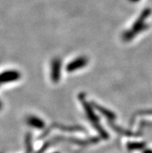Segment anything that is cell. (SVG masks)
I'll return each mask as SVG.
<instances>
[{
	"mask_svg": "<svg viewBox=\"0 0 152 153\" xmlns=\"http://www.w3.org/2000/svg\"><path fill=\"white\" fill-rule=\"evenodd\" d=\"M89 60L85 56H81L75 58V60L71 61L69 64L66 66V71L68 72H72L77 71L79 69L84 68L85 65H88Z\"/></svg>",
	"mask_w": 152,
	"mask_h": 153,
	"instance_id": "277c9868",
	"label": "cell"
},
{
	"mask_svg": "<svg viewBox=\"0 0 152 153\" xmlns=\"http://www.w3.org/2000/svg\"><path fill=\"white\" fill-rule=\"evenodd\" d=\"M2 107H3V104H2V102L1 101V100H0V111L2 109Z\"/></svg>",
	"mask_w": 152,
	"mask_h": 153,
	"instance_id": "30bf717a",
	"label": "cell"
},
{
	"mask_svg": "<svg viewBox=\"0 0 152 153\" xmlns=\"http://www.w3.org/2000/svg\"><path fill=\"white\" fill-rule=\"evenodd\" d=\"M62 61L58 58L53 59L51 62V79L54 82H58L61 78Z\"/></svg>",
	"mask_w": 152,
	"mask_h": 153,
	"instance_id": "5b68a950",
	"label": "cell"
},
{
	"mask_svg": "<svg viewBox=\"0 0 152 153\" xmlns=\"http://www.w3.org/2000/svg\"><path fill=\"white\" fill-rule=\"evenodd\" d=\"M145 143H141V142H133V143L128 144L127 147L130 150H138L143 149V148L145 147Z\"/></svg>",
	"mask_w": 152,
	"mask_h": 153,
	"instance_id": "ba28073f",
	"label": "cell"
},
{
	"mask_svg": "<svg viewBox=\"0 0 152 153\" xmlns=\"http://www.w3.org/2000/svg\"><path fill=\"white\" fill-rule=\"evenodd\" d=\"M129 1H130L131 2H139L140 0H129Z\"/></svg>",
	"mask_w": 152,
	"mask_h": 153,
	"instance_id": "8fae6325",
	"label": "cell"
},
{
	"mask_svg": "<svg viewBox=\"0 0 152 153\" xmlns=\"http://www.w3.org/2000/svg\"><path fill=\"white\" fill-rule=\"evenodd\" d=\"M96 109H98L99 111L101 113V114H102L103 115H105V116L107 117L109 120H113L114 119H115V115H114L113 113L110 112V111H107V110H106V109H104L103 107H100V106H96Z\"/></svg>",
	"mask_w": 152,
	"mask_h": 153,
	"instance_id": "52a82bcc",
	"label": "cell"
},
{
	"mask_svg": "<svg viewBox=\"0 0 152 153\" xmlns=\"http://www.w3.org/2000/svg\"><path fill=\"white\" fill-rule=\"evenodd\" d=\"M144 153H152V150L151 149H147L144 152Z\"/></svg>",
	"mask_w": 152,
	"mask_h": 153,
	"instance_id": "9c48e42d",
	"label": "cell"
},
{
	"mask_svg": "<svg viewBox=\"0 0 152 153\" xmlns=\"http://www.w3.org/2000/svg\"><path fill=\"white\" fill-rule=\"evenodd\" d=\"M27 123L28 125L33 127V128H37V129H42L44 128V121L35 116H29L27 118Z\"/></svg>",
	"mask_w": 152,
	"mask_h": 153,
	"instance_id": "8992f818",
	"label": "cell"
},
{
	"mask_svg": "<svg viewBox=\"0 0 152 153\" xmlns=\"http://www.w3.org/2000/svg\"><path fill=\"white\" fill-rule=\"evenodd\" d=\"M151 13L150 9H145L143 10L138 19L135 21L133 23V25L130 28L129 30L125 31L123 33V39L125 41H131L132 39L134 38L138 33H140L142 31L145 30L148 27V26L147 25V23H145L146 19L149 17V16Z\"/></svg>",
	"mask_w": 152,
	"mask_h": 153,
	"instance_id": "6da1fadb",
	"label": "cell"
},
{
	"mask_svg": "<svg viewBox=\"0 0 152 153\" xmlns=\"http://www.w3.org/2000/svg\"><path fill=\"white\" fill-rule=\"evenodd\" d=\"M56 153H58V152H56Z\"/></svg>",
	"mask_w": 152,
	"mask_h": 153,
	"instance_id": "7c38bea8",
	"label": "cell"
},
{
	"mask_svg": "<svg viewBox=\"0 0 152 153\" xmlns=\"http://www.w3.org/2000/svg\"><path fill=\"white\" fill-rule=\"evenodd\" d=\"M21 77L20 72L16 70H7L0 73V86L4 84L17 81Z\"/></svg>",
	"mask_w": 152,
	"mask_h": 153,
	"instance_id": "3957f363",
	"label": "cell"
},
{
	"mask_svg": "<svg viewBox=\"0 0 152 153\" xmlns=\"http://www.w3.org/2000/svg\"><path fill=\"white\" fill-rule=\"evenodd\" d=\"M79 100H81L82 103L85 114H87V117H88V119H89V121L91 122V124H93L94 128L98 131V132H99V134H101L102 137H103V138H107V133H106V132L102 129V127L100 126L99 118L97 117L96 115L95 114L94 111H93L91 105L85 101V97H83V94H81V95L79 96Z\"/></svg>",
	"mask_w": 152,
	"mask_h": 153,
	"instance_id": "7a4b0ae2",
	"label": "cell"
}]
</instances>
